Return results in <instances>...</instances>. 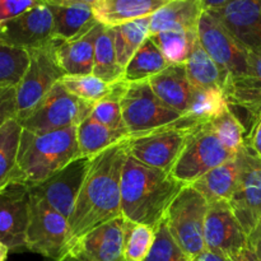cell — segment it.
Returning <instances> with one entry per match:
<instances>
[{"label":"cell","mask_w":261,"mask_h":261,"mask_svg":"<svg viewBox=\"0 0 261 261\" xmlns=\"http://www.w3.org/2000/svg\"><path fill=\"white\" fill-rule=\"evenodd\" d=\"M127 158V139L92 158L91 167L68 219L70 250L96 227L121 217V178Z\"/></svg>","instance_id":"6da1fadb"},{"label":"cell","mask_w":261,"mask_h":261,"mask_svg":"<svg viewBox=\"0 0 261 261\" xmlns=\"http://www.w3.org/2000/svg\"><path fill=\"white\" fill-rule=\"evenodd\" d=\"M184 186L170 173L148 167L127 154L121 178V216L155 227Z\"/></svg>","instance_id":"7a4b0ae2"},{"label":"cell","mask_w":261,"mask_h":261,"mask_svg":"<svg viewBox=\"0 0 261 261\" xmlns=\"http://www.w3.org/2000/svg\"><path fill=\"white\" fill-rule=\"evenodd\" d=\"M81 157L76 126L36 134L23 129L12 182L32 188Z\"/></svg>","instance_id":"3957f363"},{"label":"cell","mask_w":261,"mask_h":261,"mask_svg":"<svg viewBox=\"0 0 261 261\" xmlns=\"http://www.w3.org/2000/svg\"><path fill=\"white\" fill-rule=\"evenodd\" d=\"M209 203L193 186H184L166 212L165 219L173 240L188 260L206 250L204 226Z\"/></svg>","instance_id":"277c9868"},{"label":"cell","mask_w":261,"mask_h":261,"mask_svg":"<svg viewBox=\"0 0 261 261\" xmlns=\"http://www.w3.org/2000/svg\"><path fill=\"white\" fill-rule=\"evenodd\" d=\"M121 114L129 137L172 126L185 119L158 98L149 81L126 84L121 97Z\"/></svg>","instance_id":"5b68a950"},{"label":"cell","mask_w":261,"mask_h":261,"mask_svg":"<svg viewBox=\"0 0 261 261\" xmlns=\"http://www.w3.org/2000/svg\"><path fill=\"white\" fill-rule=\"evenodd\" d=\"M234 155L222 144L208 122H201L191 127L185 147L170 175L182 185H193Z\"/></svg>","instance_id":"8992f818"},{"label":"cell","mask_w":261,"mask_h":261,"mask_svg":"<svg viewBox=\"0 0 261 261\" xmlns=\"http://www.w3.org/2000/svg\"><path fill=\"white\" fill-rule=\"evenodd\" d=\"M61 40L30 51V65L17 86V120L23 121L45 98L58 82L65 76L56 60V47Z\"/></svg>","instance_id":"52a82bcc"},{"label":"cell","mask_w":261,"mask_h":261,"mask_svg":"<svg viewBox=\"0 0 261 261\" xmlns=\"http://www.w3.org/2000/svg\"><path fill=\"white\" fill-rule=\"evenodd\" d=\"M30 195V223L25 250L42 255L48 260H63L70 252L68 218L38 196L31 193Z\"/></svg>","instance_id":"ba28073f"},{"label":"cell","mask_w":261,"mask_h":261,"mask_svg":"<svg viewBox=\"0 0 261 261\" xmlns=\"http://www.w3.org/2000/svg\"><path fill=\"white\" fill-rule=\"evenodd\" d=\"M198 124L185 116L182 121L172 126L129 137L127 154L148 167L170 173L185 147L191 127Z\"/></svg>","instance_id":"9c48e42d"},{"label":"cell","mask_w":261,"mask_h":261,"mask_svg":"<svg viewBox=\"0 0 261 261\" xmlns=\"http://www.w3.org/2000/svg\"><path fill=\"white\" fill-rule=\"evenodd\" d=\"M93 105L71 94L60 82L55 84L25 117L20 125L24 130L43 134L69 126H78L83 120L91 116Z\"/></svg>","instance_id":"30bf717a"},{"label":"cell","mask_w":261,"mask_h":261,"mask_svg":"<svg viewBox=\"0 0 261 261\" xmlns=\"http://www.w3.org/2000/svg\"><path fill=\"white\" fill-rule=\"evenodd\" d=\"M237 155L240 178L228 204L249 237L261 221V158L246 142Z\"/></svg>","instance_id":"8fae6325"},{"label":"cell","mask_w":261,"mask_h":261,"mask_svg":"<svg viewBox=\"0 0 261 261\" xmlns=\"http://www.w3.org/2000/svg\"><path fill=\"white\" fill-rule=\"evenodd\" d=\"M198 37L227 78L246 75L250 53L208 12L199 20Z\"/></svg>","instance_id":"7c38bea8"},{"label":"cell","mask_w":261,"mask_h":261,"mask_svg":"<svg viewBox=\"0 0 261 261\" xmlns=\"http://www.w3.org/2000/svg\"><path fill=\"white\" fill-rule=\"evenodd\" d=\"M92 158L93 157L75 158L45 181L30 188V193L42 199L51 208L69 219L88 175Z\"/></svg>","instance_id":"4fadbf2b"},{"label":"cell","mask_w":261,"mask_h":261,"mask_svg":"<svg viewBox=\"0 0 261 261\" xmlns=\"http://www.w3.org/2000/svg\"><path fill=\"white\" fill-rule=\"evenodd\" d=\"M30 188L12 182L0 190V242L10 251L25 249L30 223Z\"/></svg>","instance_id":"5bb4252c"},{"label":"cell","mask_w":261,"mask_h":261,"mask_svg":"<svg viewBox=\"0 0 261 261\" xmlns=\"http://www.w3.org/2000/svg\"><path fill=\"white\" fill-rule=\"evenodd\" d=\"M54 18L42 3L0 24V41L25 50L42 47L54 40Z\"/></svg>","instance_id":"9a60e30c"},{"label":"cell","mask_w":261,"mask_h":261,"mask_svg":"<svg viewBox=\"0 0 261 261\" xmlns=\"http://www.w3.org/2000/svg\"><path fill=\"white\" fill-rule=\"evenodd\" d=\"M206 249L231 257L249 246V237L227 201L211 203L204 226Z\"/></svg>","instance_id":"2e32d148"},{"label":"cell","mask_w":261,"mask_h":261,"mask_svg":"<svg viewBox=\"0 0 261 261\" xmlns=\"http://www.w3.org/2000/svg\"><path fill=\"white\" fill-rule=\"evenodd\" d=\"M208 13L249 53H261V0H232Z\"/></svg>","instance_id":"e0dca14e"},{"label":"cell","mask_w":261,"mask_h":261,"mask_svg":"<svg viewBox=\"0 0 261 261\" xmlns=\"http://www.w3.org/2000/svg\"><path fill=\"white\" fill-rule=\"evenodd\" d=\"M125 226L121 216L96 227L74 244L68 256L78 261H124Z\"/></svg>","instance_id":"ac0fdd59"},{"label":"cell","mask_w":261,"mask_h":261,"mask_svg":"<svg viewBox=\"0 0 261 261\" xmlns=\"http://www.w3.org/2000/svg\"><path fill=\"white\" fill-rule=\"evenodd\" d=\"M223 91L229 109L244 111L251 126L261 114V53L249 54L246 75L227 78Z\"/></svg>","instance_id":"d6986e66"},{"label":"cell","mask_w":261,"mask_h":261,"mask_svg":"<svg viewBox=\"0 0 261 261\" xmlns=\"http://www.w3.org/2000/svg\"><path fill=\"white\" fill-rule=\"evenodd\" d=\"M103 25L97 23L83 36L70 41H61L56 47V60L65 75H88L93 73L94 47Z\"/></svg>","instance_id":"ffe728a7"},{"label":"cell","mask_w":261,"mask_h":261,"mask_svg":"<svg viewBox=\"0 0 261 261\" xmlns=\"http://www.w3.org/2000/svg\"><path fill=\"white\" fill-rule=\"evenodd\" d=\"M149 84L161 101L185 116L193 94L185 64H171L150 78Z\"/></svg>","instance_id":"44dd1931"},{"label":"cell","mask_w":261,"mask_h":261,"mask_svg":"<svg viewBox=\"0 0 261 261\" xmlns=\"http://www.w3.org/2000/svg\"><path fill=\"white\" fill-rule=\"evenodd\" d=\"M170 0H97L92 5L94 18L105 27H116L140 18L152 17Z\"/></svg>","instance_id":"7402d4cb"},{"label":"cell","mask_w":261,"mask_h":261,"mask_svg":"<svg viewBox=\"0 0 261 261\" xmlns=\"http://www.w3.org/2000/svg\"><path fill=\"white\" fill-rule=\"evenodd\" d=\"M203 13L201 0H170L150 17L149 36L163 31L198 32Z\"/></svg>","instance_id":"603a6c76"},{"label":"cell","mask_w":261,"mask_h":261,"mask_svg":"<svg viewBox=\"0 0 261 261\" xmlns=\"http://www.w3.org/2000/svg\"><path fill=\"white\" fill-rule=\"evenodd\" d=\"M240 178V160L239 155H234L223 165L213 168L208 173L193 184L209 204L217 201L228 203L236 191Z\"/></svg>","instance_id":"cb8c5ba5"},{"label":"cell","mask_w":261,"mask_h":261,"mask_svg":"<svg viewBox=\"0 0 261 261\" xmlns=\"http://www.w3.org/2000/svg\"><path fill=\"white\" fill-rule=\"evenodd\" d=\"M54 18V37L70 41L88 32L97 24L91 5L47 4Z\"/></svg>","instance_id":"d4e9b609"},{"label":"cell","mask_w":261,"mask_h":261,"mask_svg":"<svg viewBox=\"0 0 261 261\" xmlns=\"http://www.w3.org/2000/svg\"><path fill=\"white\" fill-rule=\"evenodd\" d=\"M127 138L129 134L126 132L111 129L92 116H88L76 126V142L81 157H94Z\"/></svg>","instance_id":"484cf974"},{"label":"cell","mask_w":261,"mask_h":261,"mask_svg":"<svg viewBox=\"0 0 261 261\" xmlns=\"http://www.w3.org/2000/svg\"><path fill=\"white\" fill-rule=\"evenodd\" d=\"M170 65L162 51L148 37L124 68L121 81L126 84L149 81Z\"/></svg>","instance_id":"4316f807"},{"label":"cell","mask_w":261,"mask_h":261,"mask_svg":"<svg viewBox=\"0 0 261 261\" xmlns=\"http://www.w3.org/2000/svg\"><path fill=\"white\" fill-rule=\"evenodd\" d=\"M186 73L193 88H224L227 76L221 70L216 61L204 50L200 41L195 42L188 60L185 63Z\"/></svg>","instance_id":"83f0119b"},{"label":"cell","mask_w":261,"mask_h":261,"mask_svg":"<svg viewBox=\"0 0 261 261\" xmlns=\"http://www.w3.org/2000/svg\"><path fill=\"white\" fill-rule=\"evenodd\" d=\"M149 27L150 17L140 18L112 27L117 63L122 69L127 65L130 59L149 37Z\"/></svg>","instance_id":"f1b7e54d"},{"label":"cell","mask_w":261,"mask_h":261,"mask_svg":"<svg viewBox=\"0 0 261 261\" xmlns=\"http://www.w3.org/2000/svg\"><path fill=\"white\" fill-rule=\"evenodd\" d=\"M124 69L117 63L115 37L112 27H105L99 32L94 47L93 75L109 82L116 83L122 79Z\"/></svg>","instance_id":"f546056e"},{"label":"cell","mask_w":261,"mask_h":261,"mask_svg":"<svg viewBox=\"0 0 261 261\" xmlns=\"http://www.w3.org/2000/svg\"><path fill=\"white\" fill-rule=\"evenodd\" d=\"M226 94L222 88H193L191 101L185 116L196 122H208L228 109Z\"/></svg>","instance_id":"4dcf8cb0"},{"label":"cell","mask_w":261,"mask_h":261,"mask_svg":"<svg viewBox=\"0 0 261 261\" xmlns=\"http://www.w3.org/2000/svg\"><path fill=\"white\" fill-rule=\"evenodd\" d=\"M23 127L17 119H12L0 129V190L9 185L17 165L18 149Z\"/></svg>","instance_id":"1f68e13d"},{"label":"cell","mask_w":261,"mask_h":261,"mask_svg":"<svg viewBox=\"0 0 261 261\" xmlns=\"http://www.w3.org/2000/svg\"><path fill=\"white\" fill-rule=\"evenodd\" d=\"M153 42L158 46L170 64H185L198 41V32L186 31H163L150 35Z\"/></svg>","instance_id":"d6a6232c"},{"label":"cell","mask_w":261,"mask_h":261,"mask_svg":"<svg viewBox=\"0 0 261 261\" xmlns=\"http://www.w3.org/2000/svg\"><path fill=\"white\" fill-rule=\"evenodd\" d=\"M30 65V51L0 41V89L17 87Z\"/></svg>","instance_id":"836d02e7"},{"label":"cell","mask_w":261,"mask_h":261,"mask_svg":"<svg viewBox=\"0 0 261 261\" xmlns=\"http://www.w3.org/2000/svg\"><path fill=\"white\" fill-rule=\"evenodd\" d=\"M155 239V227L126 221L124 241V261H144Z\"/></svg>","instance_id":"e575fe53"},{"label":"cell","mask_w":261,"mask_h":261,"mask_svg":"<svg viewBox=\"0 0 261 261\" xmlns=\"http://www.w3.org/2000/svg\"><path fill=\"white\" fill-rule=\"evenodd\" d=\"M208 124L216 133L222 144L231 153L237 154L239 150L244 147L246 129L241 120L234 115V112L229 107L221 115L208 121Z\"/></svg>","instance_id":"d590c367"},{"label":"cell","mask_w":261,"mask_h":261,"mask_svg":"<svg viewBox=\"0 0 261 261\" xmlns=\"http://www.w3.org/2000/svg\"><path fill=\"white\" fill-rule=\"evenodd\" d=\"M125 88H126V83L124 81L114 83L112 91L105 98L93 105L91 116L111 129L126 132L121 114V97Z\"/></svg>","instance_id":"8d00e7d4"},{"label":"cell","mask_w":261,"mask_h":261,"mask_svg":"<svg viewBox=\"0 0 261 261\" xmlns=\"http://www.w3.org/2000/svg\"><path fill=\"white\" fill-rule=\"evenodd\" d=\"M61 83L71 94L92 105L105 98L114 87V83H109L93 74L75 76L65 75L61 79Z\"/></svg>","instance_id":"74e56055"},{"label":"cell","mask_w":261,"mask_h":261,"mask_svg":"<svg viewBox=\"0 0 261 261\" xmlns=\"http://www.w3.org/2000/svg\"><path fill=\"white\" fill-rule=\"evenodd\" d=\"M144 261H189L173 240L165 218L155 226L154 242Z\"/></svg>","instance_id":"f35d334b"},{"label":"cell","mask_w":261,"mask_h":261,"mask_svg":"<svg viewBox=\"0 0 261 261\" xmlns=\"http://www.w3.org/2000/svg\"><path fill=\"white\" fill-rule=\"evenodd\" d=\"M42 3L43 0H0V24Z\"/></svg>","instance_id":"ab89813d"},{"label":"cell","mask_w":261,"mask_h":261,"mask_svg":"<svg viewBox=\"0 0 261 261\" xmlns=\"http://www.w3.org/2000/svg\"><path fill=\"white\" fill-rule=\"evenodd\" d=\"M12 119H17V87L0 89V129Z\"/></svg>","instance_id":"60d3db41"},{"label":"cell","mask_w":261,"mask_h":261,"mask_svg":"<svg viewBox=\"0 0 261 261\" xmlns=\"http://www.w3.org/2000/svg\"><path fill=\"white\" fill-rule=\"evenodd\" d=\"M245 142L261 158V114L250 126L249 134L245 138Z\"/></svg>","instance_id":"b9f144b4"},{"label":"cell","mask_w":261,"mask_h":261,"mask_svg":"<svg viewBox=\"0 0 261 261\" xmlns=\"http://www.w3.org/2000/svg\"><path fill=\"white\" fill-rule=\"evenodd\" d=\"M249 246L251 247L252 251L256 254V256L261 261V221L249 236Z\"/></svg>","instance_id":"7bdbcfd3"},{"label":"cell","mask_w":261,"mask_h":261,"mask_svg":"<svg viewBox=\"0 0 261 261\" xmlns=\"http://www.w3.org/2000/svg\"><path fill=\"white\" fill-rule=\"evenodd\" d=\"M189 261H231L227 256L224 255L218 254V252L211 251V250H204L203 252L195 256L194 259L189 260Z\"/></svg>","instance_id":"ee69618b"},{"label":"cell","mask_w":261,"mask_h":261,"mask_svg":"<svg viewBox=\"0 0 261 261\" xmlns=\"http://www.w3.org/2000/svg\"><path fill=\"white\" fill-rule=\"evenodd\" d=\"M231 261H260L259 257L256 256L252 249L250 246H246L245 249H242L241 251L237 252L233 256L228 257Z\"/></svg>","instance_id":"f6af8a7d"},{"label":"cell","mask_w":261,"mask_h":261,"mask_svg":"<svg viewBox=\"0 0 261 261\" xmlns=\"http://www.w3.org/2000/svg\"><path fill=\"white\" fill-rule=\"evenodd\" d=\"M231 2L232 0H201V5H203L204 12H211V10L219 9Z\"/></svg>","instance_id":"bcb514c9"},{"label":"cell","mask_w":261,"mask_h":261,"mask_svg":"<svg viewBox=\"0 0 261 261\" xmlns=\"http://www.w3.org/2000/svg\"><path fill=\"white\" fill-rule=\"evenodd\" d=\"M97 0H43L45 4H58V5H70V4H83L93 5Z\"/></svg>","instance_id":"7dc6e473"},{"label":"cell","mask_w":261,"mask_h":261,"mask_svg":"<svg viewBox=\"0 0 261 261\" xmlns=\"http://www.w3.org/2000/svg\"><path fill=\"white\" fill-rule=\"evenodd\" d=\"M9 247L7 246V245L2 244L0 242V261H7V257H8V254H9Z\"/></svg>","instance_id":"c3c4849f"},{"label":"cell","mask_w":261,"mask_h":261,"mask_svg":"<svg viewBox=\"0 0 261 261\" xmlns=\"http://www.w3.org/2000/svg\"><path fill=\"white\" fill-rule=\"evenodd\" d=\"M48 261H78V260H75L74 257H71V256H66V257H64L63 260H48Z\"/></svg>","instance_id":"681fc988"}]
</instances>
